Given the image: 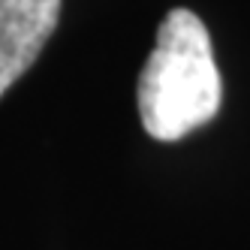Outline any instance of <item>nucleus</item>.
Wrapping results in <instances>:
<instances>
[{"label":"nucleus","instance_id":"obj_2","mask_svg":"<svg viewBox=\"0 0 250 250\" xmlns=\"http://www.w3.org/2000/svg\"><path fill=\"white\" fill-rule=\"evenodd\" d=\"M61 19V0H0V97L19 82Z\"/></svg>","mask_w":250,"mask_h":250},{"label":"nucleus","instance_id":"obj_1","mask_svg":"<svg viewBox=\"0 0 250 250\" xmlns=\"http://www.w3.org/2000/svg\"><path fill=\"white\" fill-rule=\"evenodd\" d=\"M220 69L208 27L190 9H172L139 76V118L157 142H178L220 112Z\"/></svg>","mask_w":250,"mask_h":250}]
</instances>
